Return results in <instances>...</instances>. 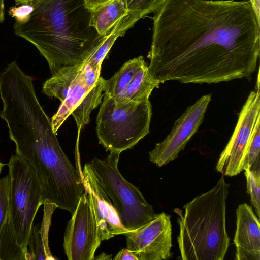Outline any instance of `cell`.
<instances>
[{
	"label": "cell",
	"mask_w": 260,
	"mask_h": 260,
	"mask_svg": "<svg viewBox=\"0 0 260 260\" xmlns=\"http://www.w3.org/2000/svg\"><path fill=\"white\" fill-rule=\"evenodd\" d=\"M153 19L148 71L159 84L216 83L256 69L260 24L249 1L166 0Z\"/></svg>",
	"instance_id": "cell-1"
},
{
	"label": "cell",
	"mask_w": 260,
	"mask_h": 260,
	"mask_svg": "<svg viewBox=\"0 0 260 260\" xmlns=\"http://www.w3.org/2000/svg\"><path fill=\"white\" fill-rule=\"evenodd\" d=\"M28 20L15 23L16 35L32 44L47 60L52 75L82 64L105 36L90 26L91 11L84 0H34Z\"/></svg>",
	"instance_id": "cell-2"
},
{
	"label": "cell",
	"mask_w": 260,
	"mask_h": 260,
	"mask_svg": "<svg viewBox=\"0 0 260 260\" xmlns=\"http://www.w3.org/2000/svg\"><path fill=\"white\" fill-rule=\"evenodd\" d=\"M229 184L222 176L209 191L197 196L177 214V242L183 260H223L230 238L226 229V202Z\"/></svg>",
	"instance_id": "cell-3"
},
{
	"label": "cell",
	"mask_w": 260,
	"mask_h": 260,
	"mask_svg": "<svg viewBox=\"0 0 260 260\" xmlns=\"http://www.w3.org/2000/svg\"><path fill=\"white\" fill-rule=\"evenodd\" d=\"M15 152L34 169L42 187L44 204H53L72 214L85 188L81 169L77 170L69 160L56 134L52 132L40 142Z\"/></svg>",
	"instance_id": "cell-4"
},
{
	"label": "cell",
	"mask_w": 260,
	"mask_h": 260,
	"mask_svg": "<svg viewBox=\"0 0 260 260\" xmlns=\"http://www.w3.org/2000/svg\"><path fill=\"white\" fill-rule=\"evenodd\" d=\"M96 117L100 143L110 152L133 148L149 132L152 107L149 100L117 102L107 93Z\"/></svg>",
	"instance_id": "cell-5"
},
{
	"label": "cell",
	"mask_w": 260,
	"mask_h": 260,
	"mask_svg": "<svg viewBox=\"0 0 260 260\" xmlns=\"http://www.w3.org/2000/svg\"><path fill=\"white\" fill-rule=\"evenodd\" d=\"M120 154L110 152L105 159L94 157L88 164L110 199L122 225L132 231L148 223L156 214L141 192L120 173Z\"/></svg>",
	"instance_id": "cell-6"
},
{
	"label": "cell",
	"mask_w": 260,
	"mask_h": 260,
	"mask_svg": "<svg viewBox=\"0 0 260 260\" xmlns=\"http://www.w3.org/2000/svg\"><path fill=\"white\" fill-rule=\"evenodd\" d=\"M10 177L9 210L10 221L17 244L27 254L28 241L34 221L43 205L42 189L30 165L17 155L7 164Z\"/></svg>",
	"instance_id": "cell-7"
},
{
	"label": "cell",
	"mask_w": 260,
	"mask_h": 260,
	"mask_svg": "<svg viewBox=\"0 0 260 260\" xmlns=\"http://www.w3.org/2000/svg\"><path fill=\"white\" fill-rule=\"evenodd\" d=\"M259 72L256 89L251 91L239 114L233 133L221 152L216 169L228 176L237 175L243 170L244 162L253 130L260 121Z\"/></svg>",
	"instance_id": "cell-8"
},
{
	"label": "cell",
	"mask_w": 260,
	"mask_h": 260,
	"mask_svg": "<svg viewBox=\"0 0 260 260\" xmlns=\"http://www.w3.org/2000/svg\"><path fill=\"white\" fill-rule=\"evenodd\" d=\"M102 241L91 200L85 191L65 231V254L69 260H93Z\"/></svg>",
	"instance_id": "cell-9"
},
{
	"label": "cell",
	"mask_w": 260,
	"mask_h": 260,
	"mask_svg": "<svg viewBox=\"0 0 260 260\" xmlns=\"http://www.w3.org/2000/svg\"><path fill=\"white\" fill-rule=\"evenodd\" d=\"M211 100L210 94L203 95L186 109L169 134L149 152L150 161L160 167L177 158L203 122Z\"/></svg>",
	"instance_id": "cell-10"
},
{
	"label": "cell",
	"mask_w": 260,
	"mask_h": 260,
	"mask_svg": "<svg viewBox=\"0 0 260 260\" xmlns=\"http://www.w3.org/2000/svg\"><path fill=\"white\" fill-rule=\"evenodd\" d=\"M126 248L138 260H164L171 256L172 225L170 216L156 214L148 223L124 233Z\"/></svg>",
	"instance_id": "cell-11"
},
{
	"label": "cell",
	"mask_w": 260,
	"mask_h": 260,
	"mask_svg": "<svg viewBox=\"0 0 260 260\" xmlns=\"http://www.w3.org/2000/svg\"><path fill=\"white\" fill-rule=\"evenodd\" d=\"M81 176L85 191L91 200L102 241L129 231L122 225L110 199L88 162L81 170Z\"/></svg>",
	"instance_id": "cell-12"
},
{
	"label": "cell",
	"mask_w": 260,
	"mask_h": 260,
	"mask_svg": "<svg viewBox=\"0 0 260 260\" xmlns=\"http://www.w3.org/2000/svg\"><path fill=\"white\" fill-rule=\"evenodd\" d=\"M236 259L260 260L259 218L246 203L236 209V230L234 239Z\"/></svg>",
	"instance_id": "cell-13"
},
{
	"label": "cell",
	"mask_w": 260,
	"mask_h": 260,
	"mask_svg": "<svg viewBox=\"0 0 260 260\" xmlns=\"http://www.w3.org/2000/svg\"><path fill=\"white\" fill-rule=\"evenodd\" d=\"M101 70L94 69L82 63L67 96L61 102L57 112L51 119L52 130L56 133L72 112L81 104L100 77Z\"/></svg>",
	"instance_id": "cell-14"
},
{
	"label": "cell",
	"mask_w": 260,
	"mask_h": 260,
	"mask_svg": "<svg viewBox=\"0 0 260 260\" xmlns=\"http://www.w3.org/2000/svg\"><path fill=\"white\" fill-rule=\"evenodd\" d=\"M10 177L0 178V260H29L17 243L12 231L9 210Z\"/></svg>",
	"instance_id": "cell-15"
},
{
	"label": "cell",
	"mask_w": 260,
	"mask_h": 260,
	"mask_svg": "<svg viewBox=\"0 0 260 260\" xmlns=\"http://www.w3.org/2000/svg\"><path fill=\"white\" fill-rule=\"evenodd\" d=\"M42 223L32 226L28 241V251L29 260H54L56 259L52 255L48 242L49 231L51 223L52 214L57 208L53 204L45 203Z\"/></svg>",
	"instance_id": "cell-16"
},
{
	"label": "cell",
	"mask_w": 260,
	"mask_h": 260,
	"mask_svg": "<svg viewBox=\"0 0 260 260\" xmlns=\"http://www.w3.org/2000/svg\"><path fill=\"white\" fill-rule=\"evenodd\" d=\"M128 13L126 0H112L91 10L90 25L104 37Z\"/></svg>",
	"instance_id": "cell-17"
},
{
	"label": "cell",
	"mask_w": 260,
	"mask_h": 260,
	"mask_svg": "<svg viewBox=\"0 0 260 260\" xmlns=\"http://www.w3.org/2000/svg\"><path fill=\"white\" fill-rule=\"evenodd\" d=\"M159 85V83L149 75L148 66L145 63L136 74L123 92L119 96L112 98L117 102L148 100L153 90L158 88Z\"/></svg>",
	"instance_id": "cell-18"
},
{
	"label": "cell",
	"mask_w": 260,
	"mask_h": 260,
	"mask_svg": "<svg viewBox=\"0 0 260 260\" xmlns=\"http://www.w3.org/2000/svg\"><path fill=\"white\" fill-rule=\"evenodd\" d=\"M145 63L142 56L126 62L111 78L104 79L103 91L113 98L119 96Z\"/></svg>",
	"instance_id": "cell-19"
},
{
	"label": "cell",
	"mask_w": 260,
	"mask_h": 260,
	"mask_svg": "<svg viewBox=\"0 0 260 260\" xmlns=\"http://www.w3.org/2000/svg\"><path fill=\"white\" fill-rule=\"evenodd\" d=\"M82 65V63L66 67L59 70L44 83L42 92L49 96L54 97L62 102Z\"/></svg>",
	"instance_id": "cell-20"
},
{
	"label": "cell",
	"mask_w": 260,
	"mask_h": 260,
	"mask_svg": "<svg viewBox=\"0 0 260 260\" xmlns=\"http://www.w3.org/2000/svg\"><path fill=\"white\" fill-rule=\"evenodd\" d=\"M104 81V79L100 76L96 85L72 112L71 115L75 119L78 131L88 124L91 112L101 103L103 97Z\"/></svg>",
	"instance_id": "cell-21"
},
{
	"label": "cell",
	"mask_w": 260,
	"mask_h": 260,
	"mask_svg": "<svg viewBox=\"0 0 260 260\" xmlns=\"http://www.w3.org/2000/svg\"><path fill=\"white\" fill-rule=\"evenodd\" d=\"M247 192L257 217H260V159L249 169L244 170Z\"/></svg>",
	"instance_id": "cell-22"
},
{
	"label": "cell",
	"mask_w": 260,
	"mask_h": 260,
	"mask_svg": "<svg viewBox=\"0 0 260 260\" xmlns=\"http://www.w3.org/2000/svg\"><path fill=\"white\" fill-rule=\"evenodd\" d=\"M260 121L255 126L246 152L243 170L249 169L258 159H260Z\"/></svg>",
	"instance_id": "cell-23"
},
{
	"label": "cell",
	"mask_w": 260,
	"mask_h": 260,
	"mask_svg": "<svg viewBox=\"0 0 260 260\" xmlns=\"http://www.w3.org/2000/svg\"><path fill=\"white\" fill-rule=\"evenodd\" d=\"M33 11V7L30 4L13 6L10 8L9 15L15 19V23L22 24L26 22Z\"/></svg>",
	"instance_id": "cell-24"
},
{
	"label": "cell",
	"mask_w": 260,
	"mask_h": 260,
	"mask_svg": "<svg viewBox=\"0 0 260 260\" xmlns=\"http://www.w3.org/2000/svg\"><path fill=\"white\" fill-rule=\"evenodd\" d=\"M114 260H138L132 251L128 248H123L113 258Z\"/></svg>",
	"instance_id": "cell-25"
},
{
	"label": "cell",
	"mask_w": 260,
	"mask_h": 260,
	"mask_svg": "<svg viewBox=\"0 0 260 260\" xmlns=\"http://www.w3.org/2000/svg\"><path fill=\"white\" fill-rule=\"evenodd\" d=\"M85 6L88 9L92 10L99 5L108 2L112 0H84Z\"/></svg>",
	"instance_id": "cell-26"
},
{
	"label": "cell",
	"mask_w": 260,
	"mask_h": 260,
	"mask_svg": "<svg viewBox=\"0 0 260 260\" xmlns=\"http://www.w3.org/2000/svg\"><path fill=\"white\" fill-rule=\"evenodd\" d=\"M258 23L260 24V0H249Z\"/></svg>",
	"instance_id": "cell-27"
},
{
	"label": "cell",
	"mask_w": 260,
	"mask_h": 260,
	"mask_svg": "<svg viewBox=\"0 0 260 260\" xmlns=\"http://www.w3.org/2000/svg\"><path fill=\"white\" fill-rule=\"evenodd\" d=\"M112 257V254H107L105 252H102L98 256H94L93 260H111Z\"/></svg>",
	"instance_id": "cell-28"
},
{
	"label": "cell",
	"mask_w": 260,
	"mask_h": 260,
	"mask_svg": "<svg viewBox=\"0 0 260 260\" xmlns=\"http://www.w3.org/2000/svg\"><path fill=\"white\" fill-rule=\"evenodd\" d=\"M5 20V0H0V23Z\"/></svg>",
	"instance_id": "cell-29"
},
{
	"label": "cell",
	"mask_w": 260,
	"mask_h": 260,
	"mask_svg": "<svg viewBox=\"0 0 260 260\" xmlns=\"http://www.w3.org/2000/svg\"><path fill=\"white\" fill-rule=\"evenodd\" d=\"M32 1L34 0H15V4L17 6L23 4H29Z\"/></svg>",
	"instance_id": "cell-30"
},
{
	"label": "cell",
	"mask_w": 260,
	"mask_h": 260,
	"mask_svg": "<svg viewBox=\"0 0 260 260\" xmlns=\"http://www.w3.org/2000/svg\"><path fill=\"white\" fill-rule=\"evenodd\" d=\"M5 166V164L0 161V174L2 172V169L3 167Z\"/></svg>",
	"instance_id": "cell-31"
},
{
	"label": "cell",
	"mask_w": 260,
	"mask_h": 260,
	"mask_svg": "<svg viewBox=\"0 0 260 260\" xmlns=\"http://www.w3.org/2000/svg\"><path fill=\"white\" fill-rule=\"evenodd\" d=\"M131 0H126V4H127Z\"/></svg>",
	"instance_id": "cell-32"
}]
</instances>
